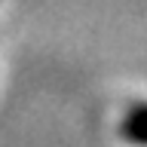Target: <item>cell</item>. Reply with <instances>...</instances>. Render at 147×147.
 Here are the masks:
<instances>
[{"label": "cell", "mask_w": 147, "mask_h": 147, "mask_svg": "<svg viewBox=\"0 0 147 147\" xmlns=\"http://www.w3.org/2000/svg\"><path fill=\"white\" fill-rule=\"evenodd\" d=\"M123 138L132 141L138 147H147V104H138V107L129 110V117L123 119Z\"/></svg>", "instance_id": "obj_1"}]
</instances>
